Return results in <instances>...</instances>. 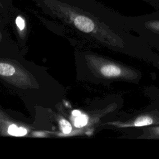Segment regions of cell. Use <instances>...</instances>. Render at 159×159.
<instances>
[{
  "instance_id": "1",
  "label": "cell",
  "mask_w": 159,
  "mask_h": 159,
  "mask_svg": "<svg viewBox=\"0 0 159 159\" xmlns=\"http://www.w3.org/2000/svg\"><path fill=\"white\" fill-rule=\"evenodd\" d=\"M100 71L102 75L107 77H119L124 74L123 70L119 66L114 64L103 65Z\"/></svg>"
},
{
  "instance_id": "3",
  "label": "cell",
  "mask_w": 159,
  "mask_h": 159,
  "mask_svg": "<svg viewBox=\"0 0 159 159\" xmlns=\"http://www.w3.org/2000/svg\"><path fill=\"white\" fill-rule=\"evenodd\" d=\"M153 122V119L147 116H143L138 117L134 120V122L128 126H135V127H141L144 125H148L152 124Z\"/></svg>"
},
{
  "instance_id": "8",
  "label": "cell",
  "mask_w": 159,
  "mask_h": 159,
  "mask_svg": "<svg viewBox=\"0 0 159 159\" xmlns=\"http://www.w3.org/2000/svg\"><path fill=\"white\" fill-rule=\"evenodd\" d=\"M145 26L150 30L159 32V20H150L146 22Z\"/></svg>"
},
{
  "instance_id": "4",
  "label": "cell",
  "mask_w": 159,
  "mask_h": 159,
  "mask_svg": "<svg viewBox=\"0 0 159 159\" xmlns=\"http://www.w3.org/2000/svg\"><path fill=\"white\" fill-rule=\"evenodd\" d=\"M7 132L9 134L14 136H24L27 134V130L24 127H18L14 124L10 125L8 127Z\"/></svg>"
},
{
  "instance_id": "7",
  "label": "cell",
  "mask_w": 159,
  "mask_h": 159,
  "mask_svg": "<svg viewBox=\"0 0 159 159\" xmlns=\"http://www.w3.org/2000/svg\"><path fill=\"white\" fill-rule=\"evenodd\" d=\"M59 124L61 131L64 134H69L71 131V125L68 120L65 119H61L59 122Z\"/></svg>"
},
{
  "instance_id": "6",
  "label": "cell",
  "mask_w": 159,
  "mask_h": 159,
  "mask_svg": "<svg viewBox=\"0 0 159 159\" xmlns=\"http://www.w3.org/2000/svg\"><path fill=\"white\" fill-rule=\"evenodd\" d=\"M88 121V117L85 114H81L79 116L76 117L75 120V126L76 127L80 128L84 126Z\"/></svg>"
},
{
  "instance_id": "9",
  "label": "cell",
  "mask_w": 159,
  "mask_h": 159,
  "mask_svg": "<svg viewBox=\"0 0 159 159\" xmlns=\"http://www.w3.org/2000/svg\"><path fill=\"white\" fill-rule=\"evenodd\" d=\"M81 112H80V111H78V110H74V111H73V112H72V115L74 116H75V117H78V116H79L80 115H81Z\"/></svg>"
},
{
  "instance_id": "2",
  "label": "cell",
  "mask_w": 159,
  "mask_h": 159,
  "mask_svg": "<svg viewBox=\"0 0 159 159\" xmlns=\"http://www.w3.org/2000/svg\"><path fill=\"white\" fill-rule=\"evenodd\" d=\"M13 6V0H0V22L11 13Z\"/></svg>"
},
{
  "instance_id": "5",
  "label": "cell",
  "mask_w": 159,
  "mask_h": 159,
  "mask_svg": "<svg viewBox=\"0 0 159 159\" xmlns=\"http://www.w3.org/2000/svg\"><path fill=\"white\" fill-rule=\"evenodd\" d=\"M15 73V68L13 66L1 63H0V75L2 76H11Z\"/></svg>"
}]
</instances>
